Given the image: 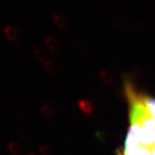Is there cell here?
I'll return each instance as SVG.
<instances>
[{"instance_id": "6da1fadb", "label": "cell", "mask_w": 155, "mask_h": 155, "mask_svg": "<svg viewBox=\"0 0 155 155\" xmlns=\"http://www.w3.org/2000/svg\"><path fill=\"white\" fill-rule=\"evenodd\" d=\"M129 127L121 155H155V98L126 82Z\"/></svg>"}, {"instance_id": "7a4b0ae2", "label": "cell", "mask_w": 155, "mask_h": 155, "mask_svg": "<svg viewBox=\"0 0 155 155\" xmlns=\"http://www.w3.org/2000/svg\"><path fill=\"white\" fill-rule=\"evenodd\" d=\"M53 22L61 30H65L69 26V20L65 15L61 13H55L53 15Z\"/></svg>"}, {"instance_id": "3957f363", "label": "cell", "mask_w": 155, "mask_h": 155, "mask_svg": "<svg viewBox=\"0 0 155 155\" xmlns=\"http://www.w3.org/2000/svg\"><path fill=\"white\" fill-rule=\"evenodd\" d=\"M3 32L5 36V38L11 42H15L17 41L19 38H20V35L17 28H13L12 26H9L7 25L3 28Z\"/></svg>"}, {"instance_id": "277c9868", "label": "cell", "mask_w": 155, "mask_h": 155, "mask_svg": "<svg viewBox=\"0 0 155 155\" xmlns=\"http://www.w3.org/2000/svg\"><path fill=\"white\" fill-rule=\"evenodd\" d=\"M7 148L9 150V152L11 153V154L12 155H21L22 153V151H23L22 145L19 144L17 141H14V140H11L10 142H8Z\"/></svg>"}, {"instance_id": "5b68a950", "label": "cell", "mask_w": 155, "mask_h": 155, "mask_svg": "<svg viewBox=\"0 0 155 155\" xmlns=\"http://www.w3.org/2000/svg\"><path fill=\"white\" fill-rule=\"evenodd\" d=\"M45 46L52 52H55L59 49V42L55 38L52 36H47L44 39Z\"/></svg>"}, {"instance_id": "8992f818", "label": "cell", "mask_w": 155, "mask_h": 155, "mask_svg": "<svg viewBox=\"0 0 155 155\" xmlns=\"http://www.w3.org/2000/svg\"><path fill=\"white\" fill-rule=\"evenodd\" d=\"M111 22L112 23L118 28H123L125 26V20L121 14L114 13L111 16Z\"/></svg>"}, {"instance_id": "52a82bcc", "label": "cell", "mask_w": 155, "mask_h": 155, "mask_svg": "<svg viewBox=\"0 0 155 155\" xmlns=\"http://www.w3.org/2000/svg\"><path fill=\"white\" fill-rule=\"evenodd\" d=\"M35 55L38 59L39 61H41V62L47 61L48 60V54L45 52V50H43L41 48H35V49L34 51Z\"/></svg>"}, {"instance_id": "ba28073f", "label": "cell", "mask_w": 155, "mask_h": 155, "mask_svg": "<svg viewBox=\"0 0 155 155\" xmlns=\"http://www.w3.org/2000/svg\"><path fill=\"white\" fill-rule=\"evenodd\" d=\"M41 112L42 116L46 117V118H48V119L52 118L53 116H54V110H52V108L48 104H44L41 107Z\"/></svg>"}, {"instance_id": "9c48e42d", "label": "cell", "mask_w": 155, "mask_h": 155, "mask_svg": "<svg viewBox=\"0 0 155 155\" xmlns=\"http://www.w3.org/2000/svg\"><path fill=\"white\" fill-rule=\"evenodd\" d=\"M42 63V66H43V68H44L45 70L47 71L48 72H53L54 71V64L49 61H45L43 62H41Z\"/></svg>"}, {"instance_id": "30bf717a", "label": "cell", "mask_w": 155, "mask_h": 155, "mask_svg": "<svg viewBox=\"0 0 155 155\" xmlns=\"http://www.w3.org/2000/svg\"><path fill=\"white\" fill-rule=\"evenodd\" d=\"M39 150L41 155H52V151L48 146H41Z\"/></svg>"}, {"instance_id": "8fae6325", "label": "cell", "mask_w": 155, "mask_h": 155, "mask_svg": "<svg viewBox=\"0 0 155 155\" xmlns=\"http://www.w3.org/2000/svg\"><path fill=\"white\" fill-rule=\"evenodd\" d=\"M26 155H38V154H36L35 153H34V152H30V153H27Z\"/></svg>"}]
</instances>
